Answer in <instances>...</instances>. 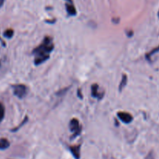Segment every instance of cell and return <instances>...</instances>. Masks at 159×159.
<instances>
[{"mask_svg": "<svg viewBox=\"0 0 159 159\" xmlns=\"http://www.w3.org/2000/svg\"><path fill=\"white\" fill-rule=\"evenodd\" d=\"M54 48L53 40L51 37H45L42 43L34 48L33 51V54L35 56L34 58V65H40L42 63L48 60L50 57V54L53 51Z\"/></svg>", "mask_w": 159, "mask_h": 159, "instance_id": "obj_1", "label": "cell"}, {"mask_svg": "<svg viewBox=\"0 0 159 159\" xmlns=\"http://www.w3.org/2000/svg\"><path fill=\"white\" fill-rule=\"evenodd\" d=\"M69 128L73 134L71 139H75V138H77L78 136L80 135L81 132H82V126L80 125L79 121L75 118H73L71 120L69 123Z\"/></svg>", "mask_w": 159, "mask_h": 159, "instance_id": "obj_2", "label": "cell"}, {"mask_svg": "<svg viewBox=\"0 0 159 159\" xmlns=\"http://www.w3.org/2000/svg\"><path fill=\"white\" fill-rule=\"evenodd\" d=\"M12 91H13L14 96H16L19 99H23L27 94V88L23 84L13 85L12 86Z\"/></svg>", "mask_w": 159, "mask_h": 159, "instance_id": "obj_3", "label": "cell"}, {"mask_svg": "<svg viewBox=\"0 0 159 159\" xmlns=\"http://www.w3.org/2000/svg\"><path fill=\"white\" fill-rule=\"evenodd\" d=\"M117 116L124 124H130L134 120L132 115L130 113H127V112H118Z\"/></svg>", "mask_w": 159, "mask_h": 159, "instance_id": "obj_4", "label": "cell"}, {"mask_svg": "<svg viewBox=\"0 0 159 159\" xmlns=\"http://www.w3.org/2000/svg\"><path fill=\"white\" fill-rule=\"evenodd\" d=\"M69 150L71 153L72 154L73 157L75 159H80L81 156V145L71 146L69 147Z\"/></svg>", "mask_w": 159, "mask_h": 159, "instance_id": "obj_5", "label": "cell"}, {"mask_svg": "<svg viewBox=\"0 0 159 159\" xmlns=\"http://www.w3.org/2000/svg\"><path fill=\"white\" fill-rule=\"evenodd\" d=\"M92 90V96L94 98H99V99H101L103 96V94H99V85L97 84H93L91 87Z\"/></svg>", "mask_w": 159, "mask_h": 159, "instance_id": "obj_6", "label": "cell"}, {"mask_svg": "<svg viewBox=\"0 0 159 159\" xmlns=\"http://www.w3.org/2000/svg\"><path fill=\"white\" fill-rule=\"evenodd\" d=\"M65 7H66V11L67 12H68V15L72 16H74L76 15V13H77V12H76V9L72 3L71 2L67 3Z\"/></svg>", "mask_w": 159, "mask_h": 159, "instance_id": "obj_7", "label": "cell"}, {"mask_svg": "<svg viewBox=\"0 0 159 159\" xmlns=\"http://www.w3.org/2000/svg\"><path fill=\"white\" fill-rule=\"evenodd\" d=\"M10 145V143L6 138H0V150H6Z\"/></svg>", "mask_w": 159, "mask_h": 159, "instance_id": "obj_8", "label": "cell"}, {"mask_svg": "<svg viewBox=\"0 0 159 159\" xmlns=\"http://www.w3.org/2000/svg\"><path fill=\"white\" fill-rule=\"evenodd\" d=\"M127 83V76L126 74H124L122 75V79H121V82L120 83L119 85V91L121 92L124 89V87L126 86Z\"/></svg>", "mask_w": 159, "mask_h": 159, "instance_id": "obj_9", "label": "cell"}, {"mask_svg": "<svg viewBox=\"0 0 159 159\" xmlns=\"http://www.w3.org/2000/svg\"><path fill=\"white\" fill-rule=\"evenodd\" d=\"M13 34H14V31H13V30H12V29L6 30L3 33V36L8 39L12 38V36H13Z\"/></svg>", "mask_w": 159, "mask_h": 159, "instance_id": "obj_10", "label": "cell"}, {"mask_svg": "<svg viewBox=\"0 0 159 159\" xmlns=\"http://www.w3.org/2000/svg\"><path fill=\"white\" fill-rule=\"evenodd\" d=\"M5 116V108L4 106L2 103H0V122L2 121V120L4 119Z\"/></svg>", "mask_w": 159, "mask_h": 159, "instance_id": "obj_11", "label": "cell"}, {"mask_svg": "<svg viewBox=\"0 0 159 159\" xmlns=\"http://www.w3.org/2000/svg\"><path fill=\"white\" fill-rule=\"evenodd\" d=\"M27 120H28V117H27V116H26V117H25V119H24V120L22 121L21 124H20V125H19L17 127H16V128H14V130H12V131L14 132V131H16V130H18L19 128H20V127H21L22 126H23L25 124H26V122H27Z\"/></svg>", "mask_w": 159, "mask_h": 159, "instance_id": "obj_12", "label": "cell"}, {"mask_svg": "<svg viewBox=\"0 0 159 159\" xmlns=\"http://www.w3.org/2000/svg\"><path fill=\"white\" fill-rule=\"evenodd\" d=\"M158 51H159V47H158V48H155V49H154L153 51H152V52L149 53V54L147 55V57H148V58H149V57H150L151 56L154 55V54H155V53H156V52H158Z\"/></svg>", "mask_w": 159, "mask_h": 159, "instance_id": "obj_13", "label": "cell"}, {"mask_svg": "<svg viewBox=\"0 0 159 159\" xmlns=\"http://www.w3.org/2000/svg\"><path fill=\"white\" fill-rule=\"evenodd\" d=\"M145 159H155V155H154V152H149V154L147 155V157H146Z\"/></svg>", "mask_w": 159, "mask_h": 159, "instance_id": "obj_14", "label": "cell"}, {"mask_svg": "<svg viewBox=\"0 0 159 159\" xmlns=\"http://www.w3.org/2000/svg\"><path fill=\"white\" fill-rule=\"evenodd\" d=\"M78 96H79V97L80 98V99H82V93H81V91L80 90H78Z\"/></svg>", "mask_w": 159, "mask_h": 159, "instance_id": "obj_15", "label": "cell"}, {"mask_svg": "<svg viewBox=\"0 0 159 159\" xmlns=\"http://www.w3.org/2000/svg\"><path fill=\"white\" fill-rule=\"evenodd\" d=\"M4 2H5V0H0V7H1V6H2Z\"/></svg>", "mask_w": 159, "mask_h": 159, "instance_id": "obj_16", "label": "cell"}, {"mask_svg": "<svg viewBox=\"0 0 159 159\" xmlns=\"http://www.w3.org/2000/svg\"><path fill=\"white\" fill-rule=\"evenodd\" d=\"M66 1L69 2H71V3H72V0H66Z\"/></svg>", "mask_w": 159, "mask_h": 159, "instance_id": "obj_17", "label": "cell"}, {"mask_svg": "<svg viewBox=\"0 0 159 159\" xmlns=\"http://www.w3.org/2000/svg\"><path fill=\"white\" fill-rule=\"evenodd\" d=\"M158 17H159V12H158Z\"/></svg>", "mask_w": 159, "mask_h": 159, "instance_id": "obj_18", "label": "cell"}]
</instances>
